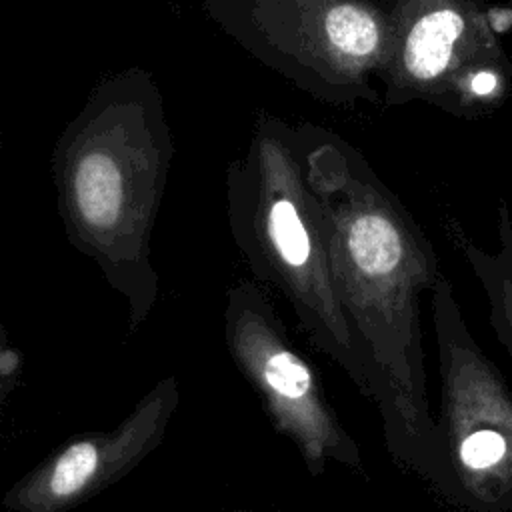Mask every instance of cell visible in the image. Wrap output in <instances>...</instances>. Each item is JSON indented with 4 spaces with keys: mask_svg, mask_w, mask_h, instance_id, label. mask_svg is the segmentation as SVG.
<instances>
[{
    "mask_svg": "<svg viewBox=\"0 0 512 512\" xmlns=\"http://www.w3.org/2000/svg\"><path fill=\"white\" fill-rule=\"evenodd\" d=\"M298 134L336 294L368 366L386 448L438 492L442 468L420 324V296L442 274L434 246L352 146L320 130Z\"/></svg>",
    "mask_w": 512,
    "mask_h": 512,
    "instance_id": "6da1fadb",
    "label": "cell"
},
{
    "mask_svg": "<svg viewBox=\"0 0 512 512\" xmlns=\"http://www.w3.org/2000/svg\"><path fill=\"white\" fill-rule=\"evenodd\" d=\"M172 156L162 92L142 66L102 76L50 154L64 234L124 296L132 332L158 300L150 236Z\"/></svg>",
    "mask_w": 512,
    "mask_h": 512,
    "instance_id": "7a4b0ae2",
    "label": "cell"
},
{
    "mask_svg": "<svg viewBox=\"0 0 512 512\" xmlns=\"http://www.w3.org/2000/svg\"><path fill=\"white\" fill-rule=\"evenodd\" d=\"M228 224L256 282L292 308L312 344L370 396V374L338 300L318 202L306 182L298 134L258 128L226 172Z\"/></svg>",
    "mask_w": 512,
    "mask_h": 512,
    "instance_id": "3957f363",
    "label": "cell"
},
{
    "mask_svg": "<svg viewBox=\"0 0 512 512\" xmlns=\"http://www.w3.org/2000/svg\"><path fill=\"white\" fill-rule=\"evenodd\" d=\"M438 348L442 482L456 512H512V388L472 336L452 282L430 288Z\"/></svg>",
    "mask_w": 512,
    "mask_h": 512,
    "instance_id": "277c9868",
    "label": "cell"
},
{
    "mask_svg": "<svg viewBox=\"0 0 512 512\" xmlns=\"http://www.w3.org/2000/svg\"><path fill=\"white\" fill-rule=\"evenodd\" d=\"M206 14L248 52L314 94L374 96L392 22L372 0H202Z\"/></svg>",
    "mask_w": 512,
    "mask_h": 512,
    "instance_id": "5b68a950",
    "label": "cell"
},
{
    "mask_svg": "<svg viewBox=\"0 0 512 512\" xmlns=\"http://www.w3.org/2000/svg\"><path fill=\"white\" fill-rule=\"evenodd\" d=\"M392 42L380 80L386 100H428L450 114L488 112L508 94L510 62L498 40L512 8L486 0H394Z\"/></svg>",
    "mask_w": 512,
    "mask_h": 512,
    "instance_id": "8992f818",
    "label": "cell"
},
{
    "mask_svg": "<svg viewBox=\"0 0 512 512\" xmlns=\"http://www.w3.org/2000/svg\"><path fill=\"white\" fill-rule=\"evenodd\" d=\"M224 340L274 430L294 444L312 476H320L330 462L364 472L360 446L256 280H240L228 290Z\"/></svg>",
    "mask_w": 512,
    "mask_h": 512,
    "instance_id": "52a82bcc",
    "label": "cell"
},
{
    "mask_svg": "<svg viewBox=\"0 0 512 512\" xmlns=\"http://www.w3.org/2000/svg\"><path fill=\"white\" fill-rule=\"evenodd\" d=\"M178 398V380L162 378L116 428L70 438L46 456L8 490L2 510L68 512L90 500L162 442Z\"/></svg>",
    "mask_w": 512,
    "mask_h": 512,
    "instance_id": "ba28073f",
    "label": "cell"
},
{
    "mask_svg": "<svg viewBox=\"0 0 512 512\" xmlns=\"http://www.w3.org/2000/svg\"><path fill=\"white\" fill-rule=\"evenodd\" d=\"M448 236L460 250L488 302V320L500 346L506 350L512 364V214L504 200L496 210V250H486L458 224H448Z\"/></svg>",
    "mask_w": 512,
    "mask_h": 512,
    "instance_id": "9c48e42d",
    "label": "cell"
},
{
    "mask_svg": "<svg viewBox=\"0 0 512 512\" xmlns=\"http://www.w3.org/2000/svg\"><path fill=\"white\" fill-rule=\"evenodd\" d=\"M18 358L14 352H4L0 346V382L4 376H12L16 372Z\"/></svg>",
    "mask_w": 512,
    "mask_h": 512,
    "instance_id": "30bf717a",
    "label": "cell"
},
{
    "mask_svg": "<svg viewBox=\"0 0 512 512\" xmlns=\"http://www.w3.org/2000/svg\"><path fill=\"white\" fill-rule=\"evenodd\" d=\"M0 150H2V138H0Z\"/></svg>",
    "mask_w": 512,
    "mask_h": 512,
    "instance_id": "8fae6325",
    "label": "cell"
}]
</instances>
